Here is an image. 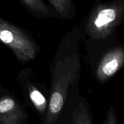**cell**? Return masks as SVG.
<instances>
[{"label": "cell", "mask_w": 124, "mask_h": 124, "mask_svg": "<svg viewBox=\"0 0 124 124\" xmlns=\"http://www.w3.org/2000/svg\"><path fill=\"white\" fill-rule=\"evenodd\" d=\"M25 119L24 111L15 99L8 96L0 99V123L21 124Z\"/></svg>", "instance_id": "5b68a950"}, {"label": "cell", "mask_w": 124, "mask_h": 124, "mask_svg": "<svg viewBox=\"0 0 124 124\" xmlns=\"http://www.w3.org/2000/svg\"><path fill=\"white\" fill-rule=\"evenodd\" d=\"M29 98L39 113L43 115L48 107L47 102L43 94L33 85H29L28 88Z\"/></svg>", "instance_id": "52a82bcc"}, {"label": "cell", "mask_w": 124, "mask_h": 124, "mask_svg": "<svg viewBox=\"0 0 124 124\" xmlns=\"http://www.w3.org/2000/svg\"><path fill=\"white\" fill-rule=\"evenodd\" d=\"M23 3L33 13L38 15L47 17L50 12L42 0H21Z\"/></svg>", "instance_id": "ba28073f"}, {"label": "cell", "mask_w": 124, "mask_h": 124, "mask_svg": "<svg viewBox=\"0 0 124 124\" xmlns=\"http://www.w3.org/2000/svg\"><path fill=\"white\" fill-rule=\"evenodd\" d=\"M59 15L64 19L72 18L75 15V6L71 0H48Z\"/></svg>", "instance_id": "8992f818"}, {"label": "cell", "mask_w": 124, "mask_h": 124, "mask_svg": "<svg viewBox=\"0 0 124 124\" xmlns=\"http://www.w3.org/2000/svg\"><path fill=\"white\" fill-rule=\"evenodd\" d=\"M124 9L119 2L98 4L87 21L88 35L96 39L106 38L119 23Z\"/></svg>", "instance_id": "3957f363"}, {"label": "cell", "mask_w": 124, "mask_h": 124, "mask_svg": "<svg viewBox=\"0 0 124 124\" xmlns=\"http://www.w3.org/2000/svg\"><path fill=\"white\" fill-rule=\"evenodd\" d=\"M0 41L12 50L17 61L25 64L38 52L35 41L20 28L0 18Z\"/></svg>", "instance_id": "7a4b0ae2"}, {"label": "cell", "mask_w": 124, "mask_h": 124, "mask_svg": "<svg viewBox=\"0 0 124 124\" xmlns=\"http://www.w3.org/2000/svg\"><path fill=\"white\" fill-rule=\"evenodd\" d=\"M116 116H115V112L114 110H109L108 113L107 117L106 120L104 122L103 124H116L117 123L116 121Z\"/></svg>", "instance_id": "30bf717a"}, {"label": "cell", "mask_w": 124, "mask_h": 124, "mask_svg": "<svg viewBox=\"0 0 124 124\" xmlns=\"http://www.w3.org/2000/svg\"><path fill=\"white\" fill-rule=\"evenodd\" d=\"M81 37L79 28L75 27L63 37L51 65L50 98L45 124H54L64 107L69 88L81 73L78 42Z\"/></svg>", "instance_id": "6da1fadb"}, {"label": "cell", "mask_w": 124, "mask_h": 124, "mask_svg": "<svg viewBox=\"0 0 124 124\" xmlns=\"http://www.w3.org/2000/svg\"><path fill=\"white\" fill-rule=\"evenodd\" d=\"M92 123V121L86 106L84 104H81L73 114L72 124H90Z\"/></svg>", "instance_id": "9c48e42d"}, {"label": "cell", "mask_w": 124, "mask_h": 124, "mask_svg": "<svg viewBox=\"0 0 124 124\" xmlns=\"http://www.w3.org/2000/svg\"><path fill=\"white\" fill-rule=\"evenodd\" d=\"M124 64V48L116 47L108 52L102 58L96 70V78L105 82L112 77Z\"/></svg>", "instance_id": "277c9868"}]
</instances>
